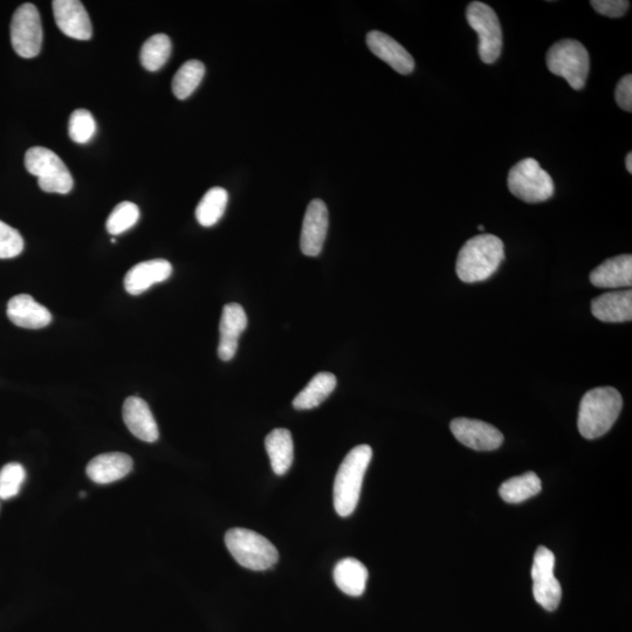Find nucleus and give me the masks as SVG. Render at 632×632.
Instances as JSON below:
<instances>
[{
    "instance_id": "obj_1",
    "label": "nucleus",
    "mask_w": 632,
    "mask_h": 632,
    "mask_svg": "<svg viewBox=\"0 0 632 632\" xmlns=\"http://www.w3.org/2000/svg\"><path fill=\"white\" fill-rule=\"evenodd\" d=\"M504 259L503 240L493 235L473 237L458 253L457 276L467 284L480 283L491 278Z\"/></svg>"
},
{
    "instance_id": "obj_2",
    "label": "nucleus",
    "mask_w": 632,
    "mask_h": 632,
    "mask_svg": "<svg viewBox=\"0 0 632 632\" xmlns=\"http://www.w3.org/2000/svg\"><path fill=\"white\" fill-rule=\"evenodd\" d=\"M623 408V398L611 387L595 388L583 396L577 427L586 439H596L613 428Z\"/></svg>"
},
{
    "instance_id": "obj_3",
    "label": "nucleus",
    "mask_w": 632,
    "mask_h": 632,
    "mask_svg": "<svg viewBox=\"0 0 632 632\" xmlns=\"http://www.w3.org/2000/svg\"><path fill=\"white\" fill-rule=\"evenodd\" d=\"M372 458V448L369 445H359L343 459L334 482V507L340 517H349L356 510L364 474Z\"/></svg>"
},
{
    "instance_id": "obj_4",
    "label": "nucleus",
    "mask_w": 632,
    "mask_h": 632,
    "mask_svg": "<svg viewBox=\"0 0 632 632\" xmlns=\"http://www.w3.org/2000/svg\"><path fill=\"white\" fill-rule=\"evenodd\" d=\"M225 545L240 566L256 572L272 568L279 560L278 549L270 540L245 528L226 532Z\"/></svg>"
},
{
    "instance_id": "obj_5",
    "label": "nucleus",
    "mask_w": 632,
    "mask_h": 632,
    "mask_svg": "<svg viewBox=\"0 0 632 632\" xmlns=\"http://www.w3.org/2000/svg\"><path fill=\"white\" fill-rule=\"evenodd\" d=\"M548 70L567 80L570 87L580 91L588 79L590 59L587 48L580 41L566 39L555 43L547 52Z\"/></svg>"
},
{
    "instance_id": "obj_6",
    "label": "nucleus",
    "mask_w": 632,
    "mask_h": 632,
    "mask_svg": "<svg viewBox=\"0 0 632 632\" xmlns=\"http://www.w3.org/2000/svg\"><path fill=\"white\" fill-rule=\"evenodd\" d=\"M26 170L38 177L39 188L48 194L66 195L73 189L71 171L52 150L33 147L25 155Z\"/></svg>"
},
{
    "instance_id": "obj_7",
    "label": "nucleus",
    "mask_w": 632,
    "mask_h": 632,
    "mask_svg": "<svg viewBox=\"0 0 632 632\" xmlns=\"http://www.w3.org/2000/svg\"><path fill=\"white\" fill-rule=\"evenodd\" d=\"M507 184L513 196L531 204L548 201L555 190L553 178L534 158L515 164L508 174Z\"/></svg>"
},
{
    "instance_id": "obj_8",
    "label": "nucleus",
    "mask_w": 632,
    "mask_h": 632,
    "mask_svg": "<svg viewBox=\"0 0 632 632\" xmlns=\"http://www.w3.org/2000/svg\"><path fill=\"white\" fill-rule=\"evenodd\" d=\"M467 23L479 37V56L485 64H493L503 51V30L491 6L473 2L467 6Z\"/></svg>"
},
{
    "instance_id": "obj_9",
    "label": "nucleus",
    "mask_w": 632,
    "mask_h": 632,
    "mask_svg": "<svg viewBox=\"0 0 632 632\" xmlns=\"http://www.w3.org/2000/svg\"><path fill=\"white\" fill-rule=\"evenodd\" d=\"M43 25L36 5L19 6L11 22V43L19 57L36 58L43 46Z\"/></svg>"
},
{
    "instance_id": "obj_10",
    "label": "nucleus",
    "mask_w": 632,
    "mask_h": 632,
    "mask_svg": "<svg viewBox=\"0 0 632 632\" xmlns=\"http://www.w3.org/2000/svg\"><path fill=\"white\" fill-rule=\"evenodd\" d=\"M555 555L545 546H540L535 552L532 579L533 595L542 608L554 611L559 607L562 599V588L554 575Z\"/></svg>"
},
{
    "instance_id": "obj_11",
    "label": "nucleus",
    "mask_w": 632,
    "mask_h": 632,
    "mask_svg": "<svg viewBox=\"0 0 632 632\" xmlns=\"http://www.w3.org/2000/svg\"><path fill=\"white\" fill-rule=\"evenodd\" d=\"M450 429L457 441L476 451H493L504 443V436L493 425L471 418H456Z\"/></svg>"
},
{
    "instance_id": "obj_12",
    "label": "nucleus",
    "mask_w": 632,
    "mask_h": 632,
    "mask_svg": "<svg viewBox=\"0 0 632 632\" xmlns=\"http://www.w3.org/2000/svg\"><path fill=\"white\" fill-rule=\"evenodd\" d=\"M328 209L321 199H314L306 210L302 223L300 247L307 257H318L324 249L328 231Z\"/></svg>"
},
{
    "instance_id": "obj_13",
    "label": "nucleus",
    "mask_w": 632,
    "mask_h": 632,
    "mask_svg": "<svg viewBox=\"0 0 632 632\" xmlns=\"http://www.w3.org/2000/svg\"><path fill=\"white\" fill-rule=\"evenodd\" d=\"M52 8L60 31L67 37L82 41L92 38V23L84 4L78 0H54Z\"/></svg>"
},
{
    "instance_id": "obj_14",
    "label": "nucleus",
    "mask_w": 632,
    "mask_h": 632,
    "mask_svg": "<svg viewBox=\"0 0 632 632\" xmlns=\"http://www.w3.org/2000/svg\"><path fill=\"white\" fill-rule=\"evenodd\" d=\"M369 50L377 58L387 63L397 73L408 75L415 70V60L411 54L397 41L380 31L367 34Z\"/></svg>"
},
{
    "instance_id": "obj_15",
    "label": "nucleus",
    "mask_w": 632,
    "mask_h": 632,
    "mask_svg": "<svg viewBox=\"0 0 632 632\" xmlns=\"http://www.w3.org/2000/svg\"><path fill=\"white\" fill-rule=\"evenodd\" d=\"M247 327L245 309L239 304H228L223 308L221 325V340H219L218 356L228 362L235 357L239 345L240 335Z\"/></svg>"
},
{
    "instance_id": "obj_16",
    "label": "nucleus",
    "mask_w": 632,
    "mask_h": 632,
    "mask_svg": "<svg viewBox=\"0 0 632 632\" xmlns=\"http://www.w3.org/2000/svg\"><path fill=\"white\" fill-rule=\"evenodd\" d=\"M122 414L127 428L136 438L146 443H155L160 437L153 412L142 398L128 397L123 404Z\"/></svg>"
},
{
    "instance_id": "obj_17",
    "label": "nucleus",
    "mask_w": 632,
    "mask_h": 632,
    "mask_svg": "<svg viewBox=\"0 0 632 632\" xmlns=\"http://www.w3.org/2000/svg\"><path fill=\"white\" fill-rule=\"evenodd\" d=\"M132 457L121 452L103 453L87 465V476L93 483L107 485L118 482L133 471Z\"/></svg>"
},
{
    "instance_id": "obj_18",
    "label": "nucleus",
    "mask_w": 632,
    "mask_h": 632,
    "mask_svg": "<svg viewBox=\"0 0 632 632\" xmlns=\"http://www.w3.org/2000/svg\"><path fill=\"white\" fill-rule=\"evenodd\" d=\"M173 274V265L164 259L143 261L126 274L125 288L130 295H140L155 284L163 283Z\"/></svg>"
},
{
    "instance_id": "obj_19",
    "label": "nucleus",
    "mask_w": 632,
    "mask_h": 632,
    "mask_svg": "<svg viewBox=\"0 0 632 632\" xmlns=\"http://www.w3.org/2000/svg\"><path fill=\"white\" fill-rule=\"evenodd\" d=\"M13 325L26 329H40L52 322V314L40 305L29 294H19L13 297L6 309Z\"/></svg>"
},
{
    "instance_id": "obj_20",
    "label": "nucleus",
    "mask_w": 632,
    "mask_h": 632,
    "mask_svg": "<svg viewBox=\"0 0 632 632\" xmlns=\"http://www.w3.org/2000/svg\"><path fill=\"white\" fill-rule=\"evenodd\" d=\"M590 283L599 288L631 287L632 257L623 254L604 261L590 273Z\"/></svg>"
},
{
    "instance_id": "obj_21",
    "label": "nucleus",
    "mask_w": 632,
    "mask_h": 632,
    "mask_svg": "<svg viewBox=\"0 0 632 632\" xmlns=\"http://www.w3.org/2000/svg\"><path fill=\"white\" fill-rule=\"evenodd\" d=\"M592 312L603 322L632 320V292L620 291L600 295L592 301Z\"/></svg>"
},
{
    "instance_id": "obj_22",
    "label": "nucleus",
    "mask_w": 632,
    "mask_h": 632,
    "mask_svg": "<svg viewBox=\"0 0 632 632\" xmlns=\"http://www.w3.org/2000/svg\"><path fill=\"white\" fill-rule=\"evenodd\" d=\"M368 569L359 560H341L334 568V581L342 593L359 597L366 590Z\"/></svg>"
},
{
    "instance_id": "obj_23",
    "label": "nucleus",
    "mask_w": 632,
    "mask_h": 632,
    "mask_svg": "<svg viewBox=\"0 0 632 632\" xmlns=\"http://www.w3.org/2000/svg\"><path fill=\"white\" fill-rule=\"evenodd\" d=\"M265 448L271 460L273 472L278 476L291 469L294 460V444L291 431L276 429L265 439Z\"/></svg>"
},
{
    "instance_id": "obj_24",
    "label": "nucleus",
    "mask_w": 632,
    "mask_h": 632,
    "mask_svg": "<svg viewBox=\"0 0 632 632\" xmlns=\"http://www.w3.org/2000/svg\"><path fill=\"white\" fill-rule=\"evenodd\" d=\"M338 384L332 373H319L315 375L307 387L294 398L293 407L297 410H311L324 403Z\"/></svg>"
},
{
    "instance_id": "obj_25",
    "label": "nucleus",
    "mask_w": 632,
    "mask_h": 632,
    "mask_svg": "<svg viewBox=\"0 0 632 632\" xmlns=\"http://www.w3.org/2000/svg\"><path fill=\"white\" fill-rule=\"evenodd\" d=\"M542 490V484L537 473L527 472L519 477L506 480L500 486L499 494L508 504H520L537 496Z\"/></svg>"
},
{
    "instance_id": "obj_26",
    "label": "nucleus",
    "mask_w": 632,
    "mask_h": 632,
    "mask_svg": "<svg viewBox=\"0 0 632 632\" xmlns=\"http://www.w3.org/2000/svg\"><path fill=\"white\" fill-rule=\"evenodd\" d=\"M229 194L223 188H212L202 198L196 209V218L204 228L216 225L224 216Z\"/></svg>"
},
{
    "instance_id": "obj_27",
    "label": "nucleus",
    "mask_w": 632,
    "mask_h": 632,
    "mask_svg": "<svg viewBox=\"0 0 632 632\" xmlns=\"http://www.w3.org/2000/svg\"><path fill=\"white\" fill-rule=\"evenodd\" d=\"M173 44L166 34H155L141 48V64L149 72H156L168 63Z\"/></svg>"
},
{
    "instance_id": "obj_28",
    "label": "nucleus",
    "mask_w": 632,
    "mask_h": 632,
    "mask_svg": "<svg viewBox=\"0 0 632 632\" xmlns=\"http://www.w3.org/2000/svg\"><path fill=\"white\" fill-rule=\"evenodd\" d=\"M205 75V66L199 60H189L173 79V93L178 100L188 99L194 93Z\"/></svg>"
},
{
    "instance_id": "obj_29",
    "label": "nucleus",
    "mask_w": 632,
    "mask_h": 632,
    "mask_svg": "<svg viewBox=\"0 0 632 632\" xmlns=\"http://www.w3.org/2000/svg\"><path fill=\"white\" fill-rule=\"evenodd\" d=\"M139 206L132 202H122L115 206L112 214L107 219V230L112 236H119L121 233L132 229L139 221Z\"/></svg>"
},
{
    "instance_id": "obj_30",
    "label": "nucleus",
    "mask_w": 632,
    "mask_h": 632,
    "mask_svg": "<svg viewBox=\"0 0 632 632\" xmlns=\"http://www.w3.org/2000/svg\"><path fill=\"white\" fill-rule=\"evenodd\" d=\"M26 471L19 463L6 464L0 470V499L9 500L18 496L25 483Z\"/></svg>"
},
{
    "instance_id": "obj_31",
    "label": "nucleus",
    "mask_w": 632,
    "mask_h": 632,
    "mask_svg": "<svg viewBox=\"0 0 632 632\" xmlns=\"http://www.w3.org/2000/svg\"><path fill=\"white\" fill-rule=\"evenodd\" d=\"M71 139L75 143L86 144L92 141L96 134V122L91 112L86 109H78L71 115L70 127H68Z\"/></svg>"
},
{
    "instance_id": "obj_32",
    "label": "nucleus",
    "mask_w": 632,
    "mask_h": 632,
    "mask_svg": "<svg viewBox=\"0 0 632 632\" xmlns=\"http://www.w3.org/2000/svg\"><path fill=\"white\" fill-rule=\"evenodd\" d=\"M23 250L22 235L10 225L0 221V259L16 258Z\"/></svg>"
},
{
    "instance_id": "obj_33",
    "label": "nucleus",
    "mask_w": 632,
    "mask_h": 632,
    "mask_svg": "<svg viewBox=\"0 0 632 632\" xmlns=\"http://www.w3.org/2000/svg\"><path fill=\"white\" fill-rule=\"evenodd\" d=\"M590 5L602 16L618 18L625 15L630 3L627 0H592Z\"/></svg>"
},
{
    "instance_id": "obj_34",
    "label": "nucleus",
    "mask_w": 632,
    "mask_h": 632,
    "mask_svg": "<svg viewBox=\"0 0 632 632\" xmlns=\"http://www.w3.org/2000/svg\"><path fill=\"white\" fill-rule=\"evenodd\" d=\"M615 100L618 106H620L625 112H632V77L631 74L625 75L620 82H618L615 91Z\"/></svg>"
},
{
    "instance_id": "obj_35",
    "label": "nucleus",
    "mask_w": 632,
    "mask_h": 632,
    "mask_svg": "<svg viewBox=\"0 0 632 632\" xmlns=\"http://www.w3.org/2000/svg\"><path fill=\"white\" fill-rule=\"evenodd\" d=\"M625 167H627V170L629 171V173H632V154L629 153L627 155V158H625Z\"/></svg>"
},
{
    "instance_id": "obj_36",
    "label": "nucleus",
    "mask_w": 632,
    "mask_h": 632,
    "mask_svg": "<svg viewBox=\"0 0 632 632\" xmlns=\"http://www.w3.org/2000/svg\"><path fill=\"white\" fill-rule=\"evenodd\" d=\"M478 229H479L480 231H484V226H483V225H479V226H478Z\"/></svg>"
}]
</instances>
